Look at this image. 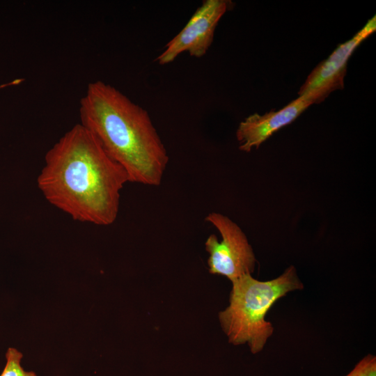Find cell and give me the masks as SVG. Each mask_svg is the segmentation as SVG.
Wrapping results in <instances>:
<instances>
[{
	"label": "cell",
	"mask_w": 376,
	"mask_h": 376,
	"mask_svg": "<svg viewBox=\"0 0 376 376\" xmlns=\"http://www.w3.org/2000/svg\"><path fill=\"white\" fill-rule=\"evenodd\" d=\"M125 170L80 123L47 152L38 187L52 205L72 219L109 226L116 219Z\"/></svg>",
	"instance_id": "1"
},
{
	"label": "cell",
	"mask_w": 376,
	"mask_h": 376,
	"mask_svg": "<svg viewBox=\"0 0 376 376\" xmlns=\"http://www.w3.org/2000/svg\"><path fill=\"white\" fill-rule=\"evenodd\" d=\"M80 124L126 171L130 182L159 186L169 157L148 112L114 86L88 84L79 106Z\"/></svg>",
	"instance_id": "2"
},
{
	"label": "cell",
	"mask_w": 376,
	"mask_h": 376,
	"mask_svg": "<svg viewBox=\"0 0 376 376\" xmlns=\"http://www.w3.org/2000/svg\"><path fill=\"white\" fill-rule=\"evenodd\" d=\"M304 289L297 269L289 266L278 277L259 281L245 274L232 281L229 306L219 314L221 328L234 345L246 343L252 354L263 351L274 333L265 316L288 292Z\"/></svg>",
	"instance_id": "3"
},
{
	"label": "cell",
	"mask_w": 376,
	"mask_h": 376,
	"mask_svg": "<svg viewBox=\"0 0 376 376\" xmlns=\"http://www.w3.org/2000/svg\"><path fill=\"white\" fill-rule=\"evenodd\" d=\"M205 221L215 227L221 235L219 242L214 234L205 242L209 253L207 264L211 274L224 276L231 282L245 274H251L256 258L245 233L229 217L211 212Z\"/></svg>",
	"instance_id": "4"
},
{
	"label": "cell",
	"mask_w": 376,
	"mask_h": 376,
	"mask_svg": "<svg viewBox=\"0 0 376 376\" xmlns=\"http://www.w3.org/2000/svg\"><path fill=\"white\" fill-rule=\"evenodd\" d=\"M232 4L228 0L203 1L184 28L166 45L155 61L159 65H166L184 52L196 58L203 56L212 43L219 21Z\"/></svg>",
	"instance_id": "5"
},
{
	"label": "cell",
	"mask_w": 376,
	"mask_h": 376,
	"mask_svg": "<svg viewBox=\"0 0 376 376\" xmlns=\"http://www.w3.org/2000/svg\"><path fill=\"white\" fill-rule=\"evenodd\" d=\"M376 29L375 16L353 38L340 45L331 55L319 63L300 87L298 95L311 104H319L333 91L344 88L349 58L359 44Z\"/></svg>",
	"instance_id": "6"
},
{
	"label": "cell",
	"mask_w": 376,
	"mask_h": 376,
	"mask_svg": "<svg viewBox=\"0 0 376 376\" xmlns=\"http://www.w3.org/2000/svg\"><path fill=\"white\" fill-rule=\"evenodd\" d=\"M311 105L309 101L299 96L279 111L249 116L240 123L236 131L239 149L246 152L258 149L274 132L293 122Z\"/></svg>",
	"instance_id": "7"
},
{
	"label": "cell",
	"mask_w": 376,
	"mask_h": 376,
	"mask_svg": "<svg viewBox=\"0 0 376 376\" xmlns=\"http://www.w3.org/2000/svg\"><path fill=\"white\" fill-rule=\"evenodd\" d=\"M22 354L14 347H9L6 354V363L0 376H37L34 372L25 371L21 366Z\"/></svg>",
	"instance_id": "8"
},
{
	"label": "cell",
	"mask_w": 376,
	"mask_h": 376,
	"mask_svg": "<svg viewBox=\"0 0 376 376\" xmlns=\"http://www.w3.org/2000/svg\"><path fill=\"white\" fill-rule=\"evenodd\" d=\"M345 376H376V357L371 354L364 356Z\"/></svg>",
	"instance_id": "9"
}]
</instances>
